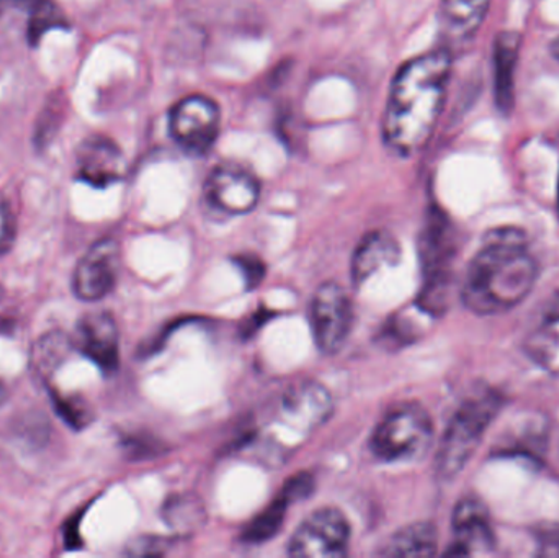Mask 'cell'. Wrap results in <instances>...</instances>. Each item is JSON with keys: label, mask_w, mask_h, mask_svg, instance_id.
<instances>
[{"label": "cell", "mask_w": 559, "mask_h": 558, "mask_svg": "<svg viewBox=\"0 0 559 558\" xmlns=\"http://www.w3.org/2000/svg\"><path fill=\"white\" fill-rule=\"evenodd\" d=\"M545 311H548V313L558 314L559 317V290L554 295V298H551L550 304L547 305Z\"/></svg>", "instance_id": "f546056e"}, {"label": "cell", "mask_w": 559, "mask_h": 558, "mask_svg": "<svg viewBox=\"0 0 559 558\" xmlns=\"http://www.w3.org/2000/svg\"><path fill=\"white\" fill-rule=\"evenodd\" d=\"M525 353L547 372L559 376V317L544 311L542 320L525 337Z\"/></svg>", "instance_id": "e0dca14e"}, {"label": "cell", "mask_w": 559, "mask_h": 558, "mask_svg": "<svg viewBox=\"0 0 559 558\" xmlns=\"http://www.w3.org/2000/svg\"><path fill=\"white\" fill-rule=\"evenodd\" d=\"M502 405L504 399L491 389L473 393L460 405L437 452V475L442 480H452L465 468Z\"/></svg>", "instance_id": "3957f363"}, {"label": "cell", "mask_w": 559, "mask_h": 558, "mask_svg": "<svg viewBox=\"0 0 559 558\" xmlns=\"http://www.w3.org/2000/svg\"><path fill=\"white\" fill-rule=\"evenodd\" d=\"M280 415L293 428L311 431L332 415L331 393L312 380L295 383L283 393Z\"/></svg>", "instance_id": "7c38bea8"}, {"label": "cell", "mask_w": 559, "mask_h": 558, "mask_svg": "<svg viewBox=\"0 0 559 558\" xmlns=\"http://www.w3.org/2000/svg\"><path fill=\"white\" fill-rule=\"evenodd\" d=\"M350 541L347 518L335 508L309 514L289 541L288 554L296 558L344 557Z\"/></svg>", "instance_id": "5b68a950"}, {"label": "cell", "mask_w": 559, "mask_h": 558, "mask_svg": "<svg viewBox=\"0 0 559 558\" xmlns=\"http://www.w3.org/2000/svg\"><path fill=\"white\" fill-rule=\"evenodd\" d=\"M205 197L213 209L228 215H246L258 206L261 183L248 170L235 164H223L210 174Z\"/></svg>", "instance_id": "9c48e42d"}, {"label": "cell", "mask_w": 559, "mask_h": 558, "mask_svg": "<svg viewBox=\"0 0 559 558\" xmlns=\"http://www.w3.org/2000/svg\"><path fill=\"white\" fill-rule=\"evenodd\" d=\"M453 539L450 556H475L488 553L495 547L491 521L483 501L478 498H463L453 511Z\"/></svg>", "instance_id": "8fae6325"}, {"label": "cell", "mask_w": 559, "mask_h": 558, "mask_svg": "<svg viewBox=\"0 0 559 558\" xmlns=\"http://www.w3.org/2000/svg\"><path fill=\"white\" fill-rule=\"evenodd\" d=\"M286 508H288V501L283 497H278L274 503L269 504L245 527L241 534L242 543L258 546L274 539L285 523Z\"/></svg>", "instance_id": "44dd1931"}, {"label": "cell", "mask_w": 559, "mask_h": 558, "mask_svg": "<svg viewBox=\"0 0 559 558\" xmlns=\"http://www.w3.org/2000/svg\"><path fill=\"white\" fill-rule=\"evenodd\" d=\"M169 124L170 133L180 146L192 153H205L218 138L222 111L213 98L189 95L173 108Z\"/></svg>", "instance_id": "52a82bcc"}, {"label": "cell", "mask_w": 559, "mask_h": 558, "mask_svg": "<svg viewBox=\"0 0 559 558\" xmlns=\"http://www.w3.org/2000/svg\"><path fill=\"white\" fill-rule=\"evenodd\" d=\"M433 439L432 418L417 403H403L386 413L370 439L371 452L383 462L423 458Z\"/></svg>", "instance_id": "277c9868"}, {"label": "cell", "mask_w": 559, "mask_h": 558, "mask_svg": "<svg viewBox=\"0 0 559 558\" xmlns=\"http://www.w3.org/2000/svg\"><path fill=\"white\" fill-rule=\"evenodd\" d=\"M166 541L156 539V537H144V539L134 541L131 546H128V556L133 557H160L166 554L167 546H164Z\"/></svg>", "instance_id": "83f0119b"}, {"label": "cell", "mask_w": 559, "mask_h": 558, "mask_svg": "<svg viewBox=\"0 0 559 558\" xmlns=\"http://www.w3.org/2000/svg\"><path fill=\"white\" fill-rule=\"evenodd\" d=\"M75 163L79 177L95 187L110 186L123 176V153L115 141L102 134L85 138L79 144Z\"/></svg>", "instance_id": "4fadbf2b"}, {"label": "cell", "mask_w": 559, "mask_h": 558, "mask_svg": "<svg viewBox=\"0 0 559 558\" xmlns=\"http://www.w3.org/2000/svg\"><path fill=\"white\" fill-rule=\"evenodd\" d=\"M120 245L105 238L95 242L75 265L72 290L82 301H98L114 292L120 274Z\"/></svg>", "instance_id": "ba28073f"}, {"label": "cell", "mask_w": 559, "mask_h": 558, "mask_svg": "<svg viewBox=\"0 0 559 558\" xmlns=\"http://www.w3.org/2000/svg\"><path fill=\"white\" fill-rule=\"evenodd\" d=\"M537 277V259L524 233L515 228L495 229L469 262L462 300L469 311L481 317L504 313L531 295Z\"/></svg>", "instance_id": "7a4b0ae2"}, {"label": "cell", "mask_w": 559, "mask_h": 558, "mask_svg": "<svg viewBox=\"0 0 559 558\" xmlns=\"http://www.w3.org/2000/svg\"><path fill=\"white\" fill-rule=\"evenodd\" d=\"M16 223L12 210L7 203L0 202V259L12 249L15 242Z\"/></svg>", "instance_id": "484cf974"}, {"label": "cell", "mask_w": 559, "mask_h": 558, "mask_svg": "<svg viewBox=\"0 0 559 558\" xmlns=\"http://www.w3.org/2000/svg\"><path fill=\"white\" fill-rule=\"evenodd\" d=\"M491 0H442L440 23L453 43L472 39L488 16Z\"/></svg>", "instance_id": "2e32d148"}, {"label": "cell", "mask_w": 559, "mask_h": 558, "mask_svg": "<svg viewBox=\"0 0 559 558\" xmlns=\"http://www.w3.org/2000/svg\"><path fill=\"white\" fill-rule=\"evenodd\" d=\"M522 39L518 32H501L492 46V72H495V100L499 111L511 114L515 102V71Z\"/></svg>", "instance_id": "5bb4252c"}, {"label": "cell", "mask_w": 559, "mask_h": 558, "mask_svg": "<svg viewBox=\"0 0 559 558\" xmlns=\"http://www.w3.org/2000/svg\"><path fill=\"white\" fill-rule=\"evenodd\" d=\"M5 400H7V389H5V385H3L2 382H0V406H2L3 403H5Z\"/></svg>", "instance_id": "1f68e13d"}, {"label": "cell", "mask_w": 559, "mask_h": 558, "mask_svg": "<svg viewBox=\"0 0 559 558\" xmlns=\"http://www.w3.org/2000/svg\"><path fill=\"white\" fill-rule=\"evenodd\" d=\"M66 26V16L51 0H36L32 3L28 22V39L32 45L39 43L46 32Z\"/></svg>", "instance_id": "7402d4cb"}, {"label": "cell", "mask_w": 559, "mask_h": 558, "mask_svg": "<svg viewBox=\"0 0 559 558\" xmlns=\"http://www.w3.org/2000/svg\"><path fill=\"white\" fill-rule=\"evenodd\" d=\"M400 256V242L391 233L383 229L368 233L355 249L354 259H352V281L358 287L371 275L377 274L381 268L396 264Z\"/></svg>", "instance_id": "9a60e30c"}, {"label": "cell", "mask_w": 559, "mask_h": 558, "mask_svg": "<svg viewBox=\"0 0 559 558\" xmlns=\"http://www.w3.org/2000/svg\"><path fill=\"white\" fill-rule=\"evenodd\" d=\"M62 118H64V98L62 95H52L36 121L35 136L39 147H45L58 133Z\"/></svg>", "instance_id": "603a6c76"}, {"label": "cell", "mask_w": 559, "mask_h": 558, "mask_svg": "<svg viewBox=\"0 0 559 558\" xmlns=\"http://www.w3.org/2000/svg\"><path fill=\"white\" fill-rule=\"evenodd\" d=\"M437 530L430 523H416L397 531L384 546L386 557H432L437 554Z\"/></svg>", "instance_id": "ac0fdd59"}, {"label": "cell", "mask_w": 559, "mask_h": 558, "mask_svg": "<svg viewBox=\"0 0 559 558\" xmlns=\"http://www.w3.org/2000/svg\"><path fill=\"white\" fill-rule=\"evenodd\" d=\"M538 556L559 557V533L545 534L540 541V550Z\"/></svg>", "instance_id": "f1b7e54d"}, {"label": "cell", "mask_w": 559, "mask_h": 558, "mask_svg": "<svg viewBox=\"0 0 559 558\" xmlns=\"http://www.w3.org/2000/svg\"><path fill=\"white\" fill-rule=\"evenodd\" d=\"M312 490H314V478H312L311 474L302 472V474L288 478L280 497L285 498L288 504H292L311 497Z\"/></svg>", "instance_id": "d4e9b609"}, {"label": "cell", "mask_w": 559, "mask_h": 558, "mask_svg": "<svg viewBox=\"0 0 559 558\" xmlns=\"http://www.w3.org/2000/svg\"><path fill=\"white\" fill-rule=\"evenodd\" d=\"M551 55H554L555 59H558L559 61V36L557 39H555L554 43H551Z\"/></svg>", "instance_id": "4dcf8cb0"}, {"label": "cell", "mask_w": 559, "mask_h": 558, "mask_svg": "<svg viewBox=\"0 0 559 558\" xmlns=\"http://www.w3.org/2000/svg\"><path fill=\"white\" fill-rule=\"evenodd\" d=\"M26 2L33 3L36 2V0H26Z\"/></svg>", "instance_id": "836d02e7"}, {"label": "cell", "mask_w": 559, "mask_h": 558, "mask_svg": "<svg viewBox=\"0 0 559 558\" xmlns=\"http://www.w3.org/2000/svg\"><path fill=\"white\" fill-rule=\"evenodd\" d=\"M74 346L97 364L104 372H114L120 363V334L114 317L107 311L85 314L78 324Z\"/></svg>", "instance_id": "30bf717a"}, {"label": "cell", "mask_w": 559, "mask_h": 558, "mask_svg": "<svg viewBox=\"0 0 559 558\" xmlns=\"http://www.w3.org/2000/svg\"><path fill=\"white\" fill-rule=\"evenodd\" d=\"M163 518L170 530L179 534L195 533L205 524L206 511L202 501L192 495H176L166 501Z\"/></svg>", "instance_id": "ffe728a7"}, {"label": "cell", "mask_w": 559, "mask_h": 558, "mask_svg": "<svg viewBox=\"0 0 559 558\" xmlns=\"http://www.w3.org/2000/svg\"><path fill=\"white\" fill-rule=\"evenodd\" d=\"M56 412L72 428L82 429L92 422V412L82 400L55 393Z\"/></svg>", "instance_id": "cb8c5ba5"}, {"label": "cell", "mask_w": 559, "mask_h": 558, "mask_svg": "<svg viewBox=\"0 0 559 558\" xmlns=\"http://www.w3.org/2000/svg\"><path fill=\"white\" fill-rule=\"evenodd\" d=\"M354 324V307L347 292L337 282H325L311 304V327L316 346L321 353L337 354Z\"/></svg>", "instance_id": "8992f818"}, {"label": "cell", "mask_w": 559, "mask_h": 558, "mask_svg": "<svg viewBox=\"0 0 559 558\" xmlns=\"http://www.w3.org/2000/svg\"><path fill=\"white\" fill-rule=\"evenodd\" d=\"M235 262L241 269L248 288L259 287V284L264 281L265 265L261 259L255 258V256H238Z\"/></svg>", "instance_id": "4316f807"}, {"label": "cell", "mask_w": 559, "mask_h": 558, "mask_svg": "<svg viewBox=\"0 0 559 558\" xmlns=\"http://www.w3.org/2000/svg\"><path fill=\"white\" fill-rule=\"evenodd\" d=\"M74 341L61 331H52L36 341L32 351L33 373L39 380H48L71 356Z\"/></svg>", "instance_id": "d6986e66"}, {"label": "cell", "mask_w": 559, "mask_h": 558, "mask_svg": "<svg viewBox=\"0 0 559 558\" xmlns=\"http://www.w3.org/2000/svg\"><path fill=\"white\" fill-rule=\"evenodd\" d=\"M558 210H559V182H558Z\"/></svg>", "instance_id": "d6a6232c"}, {"label": "cell", "mask_w": 559, "mask_h": 558, "mask_svg": "<svg viewBox=\"0 0 559 558\" xmlns=\"http://www.w3.org/2000/svg\"><path fill=\"white\" fill-rule=\"evenodd\" d=\"M452 72L447 49L426 52L401 66L391 84L383 118L388 146L411 156L426 146L436 130Z\"/></svg>", "instance_id": "6da1fadb"}]
</instances>
